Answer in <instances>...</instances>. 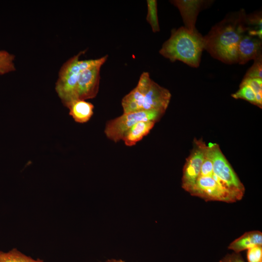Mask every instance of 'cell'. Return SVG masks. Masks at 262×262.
<instances>
[{
    "mask_svg": "<svg viewBox=\"0 0 262 262\" xmlns=\"http://www.w3.org/2000/svg\"><path fill=\"white\" fill-rule=\"evenodd\" d=\"M206 145L202 139L195 138L194 147L183 168L182 188L189 192L198 178Z\"/></svg>",
    "mask_w": 262,
    "mask_h": 262,
    "instance_id": "ba28073f",
    "label": "cell"
},
{
    "mask_svg": "<svg viewBox=\"0 0 262 262\" xmlns=\"http://www.w3.org/2000/svg\"><path fill=\"white\" fill-rule=\"evenodd\" d=\"M204 49V36L197 31L192 32L180 27L171 31L170 37L164 43L159 53L171 62L180 61L197 67Z\"/></svg>",
    "mask_w": 262,
    "mask_h": 262,
    "instance_id": "3957f363",
    "label": "cell"
},
{
    "mask_svg": "<svg viewBox=\"0 0 262 262\" xmlns=\"http://www.w3.org/2000/svg\"><path fill=\"white\" fill-rule=\"evenodd\" d=\"M244 10L228 14L204 36L205 49L213 58L225 63L237 62V48L246 33Z\"/></svg>",
    "mask_w": 262,
    "mask_h": 262,
    "instance_id": "6da1fadb",
    "label": "cell"
},
{
    "mask_svg": "<svg viewBox=\"0 0 262 262\" xmlns=\"http://www.w3.org/2000/svg\"><path fill=\"white\" fill-rule=\"evenodd\" d=\"M102 262L99 261V262Z\"/></svg>",
    "mask_w": 262,
    "mask_h": 262,
    "instance_id": "4316f807",
    "label": "cell"
},
{
    "mask_svg": "<svg viewBox=\"0 0 262 262\" xmlns=\"http://www.w3.org/2000/svg\"><path fill=\"white\" fill-rule=\"evenodd\" d=\"M213 174V162L209 146H206L204 157L199 177L212 176Z\"/></svg>",
    "mask_w": 262,
    "mask_h": 262,
    "instance_id": "ffe728a7",
    "label": "cell"
},
{
    "mask_svg": "<svg viewBox=\"0 0 262 262\" xmlns=\"http://www.w3.org/2000/svg\"><path fill=\"white\" fill-rule=\"evenodd\" d=\"M189 193L206 201H218L233 203L243 196L233 192L217 182L212 176L199 177Z\"/></svg>",
    "mask_w": 262,
    "mask_h": 262,
    "instance_id": "52a82bcc",
    "label": "cell"
},
{
    "mask_svg": "<svg viewBox=\"0 0 262 262\" xmlns=\"http://www.w3.org/2000/svg\"><path fill=\"white\" fill-rule=\"evenodd\" d=\"M262 39L245 33L240 39L237 48V62L244 65L262 55Z\"/></svg>",
    "mask_w": 262,
    "mask_h": 262,
    "instance_id": "8fae6325",
    "label": "cell"
},
{
    "mask_svg": "<svg viewBox=\"0 0 262 262\" xmlns=\"http://www.w3.org/2000/svg\"><path fill=\"white\" fill-rule=\"evenodd\" d=\"M247 262H262V246H256L247 250Z\"/></svg>",
    "mask_w": 262,
    "mask_h": 262,
    "instance_id": "7402d4cb",
    "label": "cell"
},
{
    "mask_svg": "<svg viewBox=\"0 0 262 262\" xmlns=\"http://www.w3.org/2000/svg\"><path fill=\"white\" fill-rule=\"evenodd\" d=\"M0 262H44L26 255L16 248L6 252L0 251Z\"/></svg>",
    "mask_w": 262,
    "mask_h": 262,
    "instance_id": "2e32d148",
    "label": "cell"
},
{
    "mask_svg": "<svg viewBox=\"0 0 262 262\" xmlns=\"http://www.w3.org/2000/svg\"><path fill=\"white\" fill-rule=\"evenodd\" d=\"M247 34L262 38V19L261 12L246 15L245 19Z\"/></svg>",
    "mask_w": 262,
    "mask_h": 262,
    "instance_id": "9a60e30c",
    "label": "cell"
},
{
    "mask_svg": "<svg viewBox=\"0 0 262 262\" xmlns=\"http://www.w3.org/2000/svg\"><path fill=\"white\" fill-rule=\"evenodd\" d=\"M231 96L235 99H242L256 105V94L248 85L240 84L239 90Z\"/></svg>",
    "mask_w": 262,
    "mask_h": 262,
    "instance_id": "d6986e66",
    "label": "cell"
},
{
    "mask_svg": "<svg viewBox=\"0 0 262 262\" xmlns=\"http://www.w3.org/2000/svg\"><path fill=\"white\" fill-rule=\"evenodd\" d=\"M209 146L213 162L212 177L222 186L244 196L245 186L223 154L219 145L210 143Z\"/></svg>",
    "mask_w": 262,
    "mask_h": 262,
    "instance_id": "8992f818",
    "label": "cell"
},
{
    "mask_svg": "<svg viewBox=\"0 0 262 262\" xmlns=\"http://www.w3.org/2000/svg\"><path fill=\"white\" fill-rule=\"evenodd\" d=\"M86 50L81 51L69 58L60 68L55 89L62 103L66 108L71 102L77 99L76 86L81 72L94 66L103 65L108 57L106 55L96 59L80 60V56Z\"/></svg>",
    "mask_w": 262,
    "mask_h": 262,
    "instance_id": "277c9868",
    "label": "cell"
},
{
    "mask_svg": "<svg viewBox=\"0 0 262 262\" xmlns=\"http://www.w3.org/2000/svg\"><path fill=\"white\" fill-rule=\"evenodd\" d=\"M256 105L262 108V93L256 94Z\"/></svg>",
    "mask_w": 262,
    "mask_h": 262,
    "instance_id": "d4e9b609",
    "label": "cell"
},
{
    "mask_svg": "<svg viewBox=\"0 0 262 262\" xmlns=\"http://www.w3.org/2000/svg\"><path fill=\"white\" fill-rule=\"evenodd\" d=\"M155 123L151 121H142L136 123L125 133L122 140L127 146L135 145L149 133Z\"/></svg>",
    "mask_w": 262,
    "mask_h": 262,
    "instance_id": "4fadbf2b",
    "label": "cell"
},
{
    "mask_svg": "<svg viewBox=\"0 0 262 262\" xmlns=\"http://www.w3.org/2000/svg\"><path fill=\"white\" fill-rule=\"evenodd\" d=\"M170 2L179 10L184 27L192 32L196 31L195 24L197 16L202 7L208 2L197 0H175Z\"/></svg>",
    "mask_w": 262,
    "mask_h": 262,
    "instance_id": "30bf717a",
    "label": "cell"
},
{
    "mask_svg": "<svg viewBox=\"0 0 262 262\" xmlns=\"http://www.w3.org/2000/svg\"><path fill=\"white\" fill-rule=\"evenodd\" d=\"M105 262H125L124 260L120 259H107Z\"/></svg>",
    "mask_w": 262,
    "mask_h": 262,
    "instance_id": "484cf974",
    "label": "cell"
},
{
    "mask_svg": "<svg viewBox=\"0 0 262 262\" xmlns=\"http://www.w3.org/2000/svg\"><path fill=\"white\" fill-rule=\"evenodd\" d=\"M219 262H246L240 253L234 252L225 255Z\"/></svg>",
    "mask_w": 262,
    "mask_h": 262,
    "instance_id": "cb8c5ba5",
    "label": "cell"
},
{
    "mask_svg": "<svg viewBox=\"0 0 262 262\" xmlns=\"http://www.w3.org/2000/svg\"><path fill=\"white\" fill-rule=\"evenodd\" d=\"M170 91L153 81L143 72L137 85L122 99L123 113L155 110L165 112L170 101Z\"/></svg>",
    "mask_w": 262,
    "mask_h": 262,
    "instance_id": "7a4b0ae2",
    "label": "cell"
},
{
    "mask_svg": "<svg viewBox=\"0 0 262 262\" xmlns=\"http://www.w3.org/2000/svg\"><path fill=\"white\" fill-rule=\"evenodd\" d=\"M262 56L254 60L253 65L248 69L244 78L262 79Z\"/></svg>",
    "mask_w": 262,
    "mask_h": 262,
    "instance_id": "44dd1931",
    "label": "cell"
},
{
    "mask_svg": "<svg viewBox=\"0 0 262 262\" xmlns=\"http://www.w3.org/2000/svg\"><path fill=\"white\" fill-rule=\"evenodd\" d=\"M164 112L155 110H144L128 113L108 121L104 129L106 137L114 142L122 140L125 133L136 123L142 121L158 122Z\"/></svg>",
    "mask_w": 262,
    "mask_h": 262,
    "instance_id": "5b68a950",
    "label": "cell"
},
{
    "mask_svg": "<svg viewBox=\"0 0 262 262\" xmlns=\"http://www.w3.org/2000/svg\"><path fill=\"white\" fill-rule=\"evenodd\" d=\"M256 246H262V233L259 230L244 233L232 241L229 245L228 249L236 253H240Z\"/></svg>",
    "mask_w": 262,
    "mask_h": 262,
    "instance_id": "7c38bea8",
    "label": "cell"
},
{
    "mask_svg": "<svg viewBox=\"0 0 262 262\" xmlns=\"http://www.w3.org/2000/svg\"><path fill=\"white\" fill-rule=\"evenodd\" d=\"M102 66H94L81 72L76 86L77 99L86 100L97 96L99 90L100 71Z\"/></svg>",
    "mask_w": 262,
    "mask_h": 262,
    "instance_id": "9c48e42d",
    "label": "cell"
},
{
    "mask_svg": "<svg viewBox=\"0 0 262 262\" xmlns=\"http://www.w3.org/2000/svg\"><path fill=\"white\" fill-rule=\"evenodd\" d=\"M147 15L146 20L149 24L153 33L160 31V26L157 15V2L156 0H147Z\"/></svg>",
    "mask_w": 262,
    "mask_h": 262,
    "instance_id": "e0dca14e",
    "label": "cell"
},
{
    "mask_svg": "<svg viewBox=\"0 0 262 262\" xmlns=\"http://www.w3.org/2000/svg\"><path fill=\"white\" fill-rule=\"evenodd\" d=\"M15 57L14 55L5 50H0V75L16 70L14 63Z\"/></svg>",
    "mask_w": 262,
    "mask_h": 262,
    "instance_id": "ac0fdd59",
    "label": "cell"
},
{
    "mask_svg": "<svg viewBox=\"0 0 262 262\" xmlns=\"http://www.w3.org/2000/svg\"><path fill=\"white\" fill-rule=\"evenodd\" d=\"M67 108L69 115L76 122L85 123L93 116L94 106L85 100L76 99L71 102Z\"/></svg>",
    "mask_w": 262,
    "mask_h": 262,
    "instance_id": "5bb4252c",
    "label": "cell"
},
{
    "mask_svg": "<svg viewBox=\"0 0 262 262\" xmlns=\"http://www.w3.org/2000/svg\"><path fill=\"white\" fill-rule=\"evenodd\" d=\"M240 84L248 85L255 94L262 93V79L244 78Z\"/></svg>",
    "mask_w": 262,
    "mask_h": 262,
    "instance_id": "603a6c76",
    "label": "cell"
}]
</instances>
